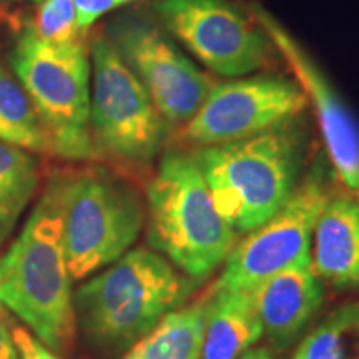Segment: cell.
Here are the masks:
<instances>
[{
  "label": "cell",
  "mask_w": 359,
  "mask_h": 359,
  "mask_svg": "<svg viewBox=\"0 0 359 359\" xmlns=\"http://www.w3.org/2000/svg\"><path fill=\"white\" fill-rule=\"evenodd\" d=\"M70 283L64 251L62 177H55L20 235L0 258V306L25 323L53 353H65L77 326Z\"/></svg>",
  "instance_id": "6da1fadb"
},
{
  "label": "cell",
  "mask_w": 359,
  "mask_h": 359,
  "mask_svg": "<svg viewBox=\"0 0 359 359\" xmlns=\"http://www.w3.org/2000/svg\"><path fill=\"white\" fill-rule=\"evenodd\" d=\"M306 130L299 116L253 137L191 151L218 212L236 235L263 224L299 185Z\"/></svg>",
  "instance_id": "7a4b0ae2"
},
{
  "label": "cell",
  "mask_w": 359,
  "mask_h": 359,
  "mask_svg": "<svg viewBox=\"0 0 359 359\" xmlns=\"http://www.w3.org/2000/svg\"><path fill=\"white\" fill-rule=\"evenodd\" d=\"M191 285L147 248L130 250L74 296L75 318L97 346L122 351L185 303Z\"/></svg>",
  "instance_id": "3957f363"
},
{
  "label": "cell",
  "mask_w": 359,
  "mask_h": 359,
  "mask_svg": "<svg viewBox=\"0 0 359 359\" xmlns=\"http://www.w3.org/2000/svg\"><path fill=\"white\" fill-rule=\"evenodd\" d=\"M148 241L190 278L208 276L236 243L190 151H168L147 187Z\"/></svg>",
  "instance_id": "277c9868"
},
{
  "label": "cell",
  "mask_w": 359,
  "mask_h": 359,
  "mask_svg": "<svg viewBox=\"0 0 359 359\" xmlns=\"http://www.w3.org/2000/svg\"><path fill=\"white\" fill-rule=\"evenodd\" d=\"M17 80L32 102L53 155L98 158L90 135V60L85 39L45 43L27 27L11 52Z\"/></svg>",
  "instance_id": "5b68a950"
},
{
  "label": "cell",
  "mask_w": 359,
  "mask_h": 359,
  "mask_svg": "<svg viewBox=\"0 0 359 359\" xmlns=\"http://www.w3.org/2000/svg\"><path fill=\"white\" fill-rule=\"evenodd\" d=\"M62 213L72 280H83L122 258L145 223L137 191L100 170L62 177Z\"/></svg>",
  "instance_id": "8992f818"
},
{
  "label": "cell",
  "mask_w": 359,
  "mask_h": 359,
  "mask_svg": "<svg viewBox=\"0 0 359 359\" xmlns=\"http://www.w3.org/2000/svg\"><path fill=\"white\" fill-rule=\"evenodd\" d=\"M90 58V135L98 158L145 167L163 147L167 122L107 35L92 39Z\"/></svg>",
  "instance_id": "52a82bcc"
},
{
  "label": "cell",
  "mask_w": 359,
  "mask_h": 359,
  "mask_svg": "<svg viewBox=\"0 0 359 359\" xmlns=\"http://www.w3.org/2000/svg\"><path fill=\"white\" fill-rule=\"evenodd\" d=\"M151 15L212 75L245 77L280 55L253 13L230 0H155Z\"/></svg>",
  "instance_id": "ba28073f"
},
{
  "label": "cell",
  "mask_w": 359,
  "mask_h": 359,
  "mask_svg": "<svg viewBox=\"0 0 359 359\" xmlns=\"http://www.w3.org/2000/svg\"><path fill=\"white\" fill-rule=\"evenodd\" d=\"M107 37L147 90L170 132H178L196 114L217 83L145 13H120L107 27Z\"/></svg>",
  "instance_id": "9c48e42d"
},
{
  "label": "cell",
  "mask_w": 359,
  "mask_h": 359,
  "mask_svg": "<svg viewBox=\"0 0 359 359\" xmlns=\"http://www.w3.org/2000/svg\"><path fill=\"white\" fill-rule=\"evenodd\" d=\"M331 195L325 168L316 165L271 218L236 241L213 290L251 291L269 276L309 258L314 224Z\"/></svg>",
  "instance_id": "30bf717a"
},
{
  "label": "cell",
  "mask_w": 359,
  "mask_h": 359,
  "mask_svg": "<svg viewBox=\"0 0 359 359\" xmlns=\"http://www.w3.org/2000/svg\"><path fill=\"white\" fill-rule=\"evenodd\" d=\"M308 105L302 85L286 77L255 75L217 82L178 135L193 148L222 145L290 122Z\"/></svg>",
  "instance_id": "8fae6325"
},
{
  "label": "cell",
  "mask_w": 359,
  "mask_h": 359,
  "mask_svg": "<svg viewBox=\"0 0 359 359\" xmlns=\"http://www.w3.org/2000/svg\"><path fill=\"white\" fill-rule=\"evenodd\" d=\"M250 12L266 30L278 53L285 58L294 74L296 82L302 85L306 93L334 172L351 193L349 196L359 205V125L311 57L283 29L280 22L258 6L251 7Z\"/></svg>",
  "instance_id": "7c38bea8"
},
{
  "label": "cell",
  "mask_w": 359,
  "mask_h": 359,
  "mask_svg": "<svg viewBox=\"0 0 359 359\" xmlns=\"http://www.w3.org/2000/svg\"><path fill=\"white\" fill-rule=\"evenodd\" d=\"M251 298L263 334L278 348H286L320 309L323 286L306 258L255 286Z\"/></svg>",
  "instance_id": "4fadbf2b"
},
{
  "label": "cell",
  "mask_w": 359,
  "mask_h": 359,
  "mask_svg": "<svg viewBox=\"0 0 359 359\" xmlns=\"http://www.w3.org/2000/svg\"><path fill=\"white\" fill-rule=\"evenodd\" d=\"M313 271L336 286L359 285V205L349 195H331L313 230Z\"/></svg>",
  "instance_id": "5bb4252c"
},
{
  "label": "cell",
  "mask_w": 359,
  "mask_h": 359,
  "mask_svg": "<svg viewBox=\"0 0 359 359\" xmlns=\"http://www.w3.org/2000/svg\"><path fill=\"white\" fill-rule=\"evenodd\" d=\"M263 336L251 291L213 290L206 303L200 359H236Z\"/></svg>",
  "instance_id": "9a60e30c"
},
{
  "label": "cell",
  "mask_w": 359,
  "mask_h": 359,
  "mask_svg": "<svg viewBox=\"0 0 359 359\" xmlns=\"http://www.w3.org/2000/svg\"><path fill=\"white\" fill-rule=\"evenodd\" d=\"M206 303L200 302L168 313L130 348L123 359H200Z\"/></svg>",
  "instance_id": "2e32d148"
},
{
  "label": "cell",
  "mask_w": 359,
  "mask_h": 359,
  "mask_svg": "<svg viewBox=\"0 0 359 359\" xmlns=\"http://www.w3.org/2000/svg\"><path fill=\"white\" fill-rule=\"evenodd\" d=\"M39 183V160L24 148L0 142V245L11 236Z\"/></svg>",
  "instance_id": "e0dca14e"
},
{
  "label": "cell",
  "mask_w": 359,
  "mask_h": 359,
  "mask_svg": "<svg viewBox=\"0 0 359 359\" xmlns=\"http://www.w3.org/2000/svg\"><path fill=\"white\" fill-rule=\"evenodd\" d=\"M0 142L52 154L45 130L32 102L8 72L0 67Z\"/></svg>",
  "instance_id": "ac0fdd59"
},
{
  "label": "cell",
  "mask_w": 359,
  "mask_h": 359,
  "mask_svg": "<svg viewBox=\"0 0 359 359\" xmlns=\"http://www.w3.org/2000/svg\"><path fill=\"white\" fill-rule=\"evenodd\" d=\"M359 304H344L314 327L296 349L293 359H358Z\"/></svg>",
  "instance_id": "d6986e66"
},
{
  "label": "cell",
  "mask_w": 359,
  "mask_h": 359,
  "mask_svg": "<svg viewBox=\"0 0 359 359\" xmlns=\"http://www.w3.org/2000/svg\"><path fill=\"white\" fill-rule=\"evenodd\" d=\"M29 29L39 40L52 45H65L83 39L72 0H43Z\"/></svg>",
  "instance_id": "ffe728a7"
},
{
  "label": "cell",
  "mask_w": 359,
  "mask_h": 359,
  "mask_svg": "<svg viewBox=\"0 0 359 359\" xmlns=\"http://www.w3.org/2000/svg\"><path fill=\"white\" fill-rule=\"evenodd\" d=\"M77 13V25L79 29L85 32L90 29L95 22L105 15L107 12L114 11V8L123 6L128 0H72Z\"/></svg>",
  "instance_id": "44dd1931"
},
{
  "label": "cell",
  "mask_w": 359,
  "mask_h": 359,
  "mask_svg": "<svg viewBox=\"0 0 359 359\" xmlns=\"http://www.w3.org/2000/svg\"><path fill=\"white\" fill-rule=\"evenodd\" d=\"M12 336L19 349L20 359H60L25 327L15 325L12 327Z\"/></svg>",
  "instance_id": "7402d4cb"
},
{
  "label": "cell",
  "mask_w": 359,
  "mask_h": 359,
  "mask_svg": "<svg viewBox=\"0 0 359 359\" xmlns=\"http://www.w3.org/2000/svg\"><path fill=\"white\" fill-rule=\"evenodd\" d=\"M0 359H20L19 349L13 341L12 330H8L6 321L0 318Z\"/></svg>",
  "instance_id": "603a6c76"
},
{
  "label": "cell",
  "mask_w": 359,
  "mask_h": 359,
  "mask_svg": "<svg viewBox=\"0 0 359 359\" xmlns=\"http://www.w3.org/2000/svg\"><path fill=\"white\" fill-rule=\"evenodd\" d=\"M236 359H275L266 348H250Z\"/></svg>",
  "instance_id": "cb8c5ba5"
},
{
  "label": "cell",
  "mask_w": 359,
  "mask_h": 359,
  "mask_svg": "<svg viewBox=\"0 0 359 359\" xmlns=\"http://www.w3.org/2000/svg\"><path fill=\"white\" fill-rule=\"evenodd\" d=\"M34 2H43V0H34Z\"/></svg>",
  "instance_id": "d4e9b609"
},
{
  "label": "cell",
  "mask_w": 359,
  "mask_h": 359,
  "mask_svg": "<svg viewBox=\"0 0 359 359\" xmlns=\"http://www.w3.org/2000/svg\"><path fill=\"white\" fill-rule=\"evenodd\" d=\"M358 359H359V358H358Z\"/></svg>",
  "instance_id": "484cf974"
}]
</instances>
